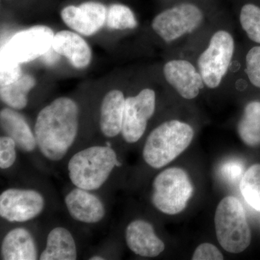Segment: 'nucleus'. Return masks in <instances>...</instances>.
Wrapping results in <instances>:
<instances>
[{"mask_svg":"<svg viewBox=\"0 0 260 260\" xmlns=\"http://www.w3.org/2000/svg\"><path fill=\"white\" fill-rule=\"evenodd\" d=\"M79 126L78 104L68 97H59L38 114L34 135L38 148L48 160L59 161L74 143Z\"/></svg>","mask_w":260,"mask_h":260,"instance_id":"1","label":"nucleus"},{"mask_svg":"<svg viewBox=\"0 0 260 260\" xmlns=\"http://www.w3.org/2000/svg\"><path fill=\"white\" fill-rule=\"evenodd\" d=\"M194 129L187 123L172 119L165 121L150 133L143 148L145 161L153 169L170 164L189 147Z\"/></svg>","mask_w":260,"mask_h":260,"instance_id":"2","label":"nucleus"},{"mask_svg":"<svg viewBox=\"0 0 260 260\" xmlns=\"http://www.w3.org/2000/svg\"><path fill=\"white\" fill-rule=\"evenodd\" d=\"M119 165L114 149L92 146L75 153L68 162V170L70 181L76 187L93 191L102 187Z\"/></svg>","mask_w":260,"mask_h":260,"instance_id":"3","label":"nucleus"},{"mask_svg":"<svg viewBox=\"0 0 260 260\" xmlns=\"http://www.w3.org/2000/svg\"><path fill=\"white\" fill-rule=\"evenodd\" d=\"M215 226L219 244L225 251L238 254L250 244V228L237 198L229 196L220 202L215 212Z\"/></svg>","mask_w":260,"mask_h":260,"instance_id":"4","label":"nucleus"},{"mask_svg":"<svg viewBox=\"0 0 260 260\" xmlns=\"http://www.w3.org/2000/svg\"><path fill=\"white\" fill-rule=\"evenodd\" d=\"M235 47L234 38L226 30H217L211 36L197 61V68L207 88L220 86L232 64Z\"/></svg>","mask_w":260,"mask_h":260,"instance_id":"5","label":"nucleus"},{"mask_svg":"<svg viewBox=\"0 0 260 260\" xmlns=\"http://www.w3.org/2000/svg\"><path fill=\"white\" fill-rule=\"evenodd\" d=\"M193 191L194 187L185 171L170 168L154 179L152 203L162 213L177 215L185 209Z\"/></svg>","mask_w":260,"mask_h":260,"instance_id":"6","label":"nucleus"},{"mask_svg":"<svg viewBox=\"0 0 260 260\" xmlns=\"http://www.w3.org/2000/svg\"><path fill=\"white\" fill-rule=\"evenodd\" d=\"M204 20V13L198 5L181 3L155 15L151 28L161 40L171 44L197 31Z\"/></svg>","mask_w":260,"mask_h":260,"instance_id":"7","label":"nucleus"},{"mask_svg":"<svg viewBox=\"0 0 260 260\" xmlns=\"http://www.w3.org/2000/svg\"><path fill=\"white\" fill-rule=\"evenodd\" d=\"M54 31L46 25H36L15 34L1 50V61L23 64L47 54Z\"/></svg>","mask_w":260,"mask_h":260,"instance_id":"8","label":"nucleus"},{"mask_svg":"<svg viewBox=\"0 0 260 260\" xmlns=\"http://www.w3.org/2000/svg\"><path fill=\"white\" fill-rule=\"evenodd\" d=\"M155 92L148 88L126 98L121 133L126 143H136L144 135L148 121L155 113Z\"/></svg>","mask_w":260,"mask_h":260,"instance_id":"9","label":"nucleus"},{"mask_svg":"<svg viewBox=\"0 0 260 260\" xmlns=\"http://www.w3.org/2000/svg\"><path fill=\"white\" fill-rule=\"evenodd\" d=\"M45 200L34 189L10 188L0 194V215L10 223H24L39 216Z\"/></svg>","mask_w":260,"mask_h":260,"instance_id":"10","label":"nucleus"},{"mask_svg":"<svg viewBox=\"0 0 260 260\" xmlns=\"http://www.w3.org/2000/svg\"><path fill=\"white\" fill-rule=\"evenodd\" d=\"M60 15L67 26L80 35L90 37L107 23V9L102 3L87 2L79 6L65 7Z\"/></svg>","mask_w":260,"mask_h":260,"instance_id":"11","label":"nucleus"},{"mask_svg":"<svg viewBox=\"0 0 260 260\" xmlns=\"http://www.w3.org/2000/svg\"><path fill=\"white\" fill-rule=\"evenodd\" d=\"M162 73L167 83L186 100L198 97L205 86L198 68L186 59L168 61L162 68Z\"/></svg>","mask_w":260,"mask_h":260,"instance_id":"12","label":"nucleus"},{"mask_svg":"<svg viewBox=\"0 0 260 260\" xmlns=\"http://www.w3.org/2000/svg\"><path fill=\"white\" fill-rule=\"evenodd\" d=\"M126 245L135 254L144 257H155L165 249V244L155 234L154 228L144 220H135L125 230Z\"/></svg>","mask_w":260,"mask_h":260,"instance_id":"13","label":"nucleus"},{"mask_svg":"<svg viewBox=\"0 0 260 260\" xmlns=\"http://www.w3.org/2000/svg\"><path fill=\"white\" fill-rule=\"evenodd\" d=\"M64 203L70 216L77 221L96 223L106 215L104 203L90 191L75 188L64 198Z\"/></svg>","mask_w":260,"mask_h":260,"instance_id":"14","label":"nucleus"},{"mask_svg":"<svg viewBox=\"0 0 260 260\" xmlns=\"http://www.w3.org/2000/svg\"><path fill=\"white\" fill-rule=\"evenodd\" d=\"M51 49L56 54L64 56L77 69H84L91 62V49L78 32L70 30L56 32Z\"/></svg>","mask_w":260,"mask_h":260,"instance_id":"15","label":"nucleus"},{"mask_svg":"<svg viewBox=\"0 0 260 260\" xmlns=\"http://www.w3.org/2000/svg\"><path fill=\"white\" fill-rule=\"evenodd\" d=\"M0 125L7 136L14 140L17 148L25 153H30L37 148L35 135L26 119L18 110L4 108L0 112Z\"/></svg>","mask_w":260,"mask_h":260,"instance_id":"16","label":"nucleus"},{"mask_svg":"<svg viewBox=\"0 0 260 260\" xmlns=\"http://www.w3.org/2000/svg\"><path fill=\"white\" fill-rule=\"evenodd\" d=\"M125 100L123 92L117 89L108 92L103 99L100 129L102 134L107 138H114L121 133Z\"/></svg>","mask_w":260,"mask_h":260,"instance_id":"17","label":"nucleus"},{"mask_svg":"<svg viewBox=\"0 0 260 260\" xmlns=\"http://www.w3.org/2000/svg\"><path fill=\"white\" fill-rule=\"evenodd\" d=\"M37 253L34 237L24 228L10 231L2 243L1 256L4 260H36Z\"/></svg>","mask_w":260,"mask_h":260,"instance_id":"18","label":"nucleus"},{"mask_svg":"<svg viewBox=\"0 0 260 260\" xmlns=\"http://www.w3.org/2000/svg\"><path fill=\"white\" fill-rule=\"evenodd\" d=\"M78 257L76 244L71 233L63 227H56L48 234L47 245L40 260H75Z\"/></svg>","mask_w":260,"mask_h":260,"instance_id":"19","label":"nucleus"},{"mask_svg":"<svg viewBox=\"0 0 260 260\" xmlns=\"http://www.w3.org/2000/svg\"><path fill=\"white\" fill-rule=\"evenodd\" d=\"M37 85V80L32 75L23 74L14 83L0 86L2 102L15 110H22L28 105L29 92Z\"/></svg>","mask_w":260,"mask_h":260,"instance_id":"20","label":"nucleus"},{"mask_svg":"<svg viewBox=\"0 0 260 260\" xmlns=\"http://www.w3.org/2000/svg\"><path fill=\"white\" fill-rule=\"evenodd\" d=\"M237 130L245 144L251 147L260 144V102H251L246 106Z\"/></svg>","mask_w":260,"mask_h":260,"instance_id":"21","label":"nucleus"},{"mask_svg":"<svg viewBox=\"0 0 260 260\" xmlns=\"http://www.w3.org/2000/svg\"><path fill=\"white\" fill-rule=\"evenodd\" d=\"M240 191L253 209L260 212V164L251 166L241 179Z\"/></svg>","mask_w":260,"mask_h":260,"instance_id":"22","label":"nucleus"},{"mask_svg":"<svg viewBox=\"0 0 260 260\" xmlns=\"http://www.w3.org/2000/svg\"><path fill=\"white\" fill-rule=\"evenodd\" d=\"M107 24L113 30H133L138 22L133 10L126 5L114 4L107 10Z\"/></svg>","mask_w":260,"mask_h":260,"instance_id":"23","label":"nucleus"},{"mask_svg":"<svg viewBox=\"0 0 260 260\" xmlns=\"http://www.w3.org/2000/svg\"><path fill=\"white\" fill-rule=\"evenodd\" d=\"M239 22L248 38L260 44V7L251 3L244 5L239 13Z\"/></svg>","mask_w":260,"mask_h":260,"instance_id":"24","label":"nucleus"},{"mask_svg":"<svg viewBox=\"0 0 260 260\" xmlns=\"http://www.w3.org/2000/svg\"><path fill=\"white\" fill-rule=\"evenodd\" d=\"M246 74L249 82L260 88V47H254L246 54Z\"/></svg>","mask_w":260,"mask_h":260,"instance_id":"25","label":"nucleus"},{"mask_svg":"<svg viewBox=\"0 0 260 260\" xmlns=\"http://www.w3.org/2000/svg\"><path fill=\"white\" fill-rule=\"evenodd\" d=\"M17 145L14 140L5 135L0 138V168L8 169L16 160Z\"/></svg>","mask_w":260,"mask_h":260,"instance_id":"26","label":"nucleus"},{"mask_svg":"<svg viewBox=\"0 0 260 260\" xmlns=\"http://www.w3.org/2000/svg\"><path fill=\"white\" fill-rule=\"evenodd\" d=\"M244 165L238 160H229L222 164L220 173L223 179L229 182L235 183L242 179L244 175Z\"/></svg>","mask_w":260,"mask_h":260,"instance_id":"27","label":"nucleus"},{"mask_svg":"<svg viewBox=\"0 0 260 260\" xmlns=\"http://www.w3.org/2000/svg\"><path fill=\"white\" fill-rule=\"evenodd\" d=\"M22 75L23 73L20 64L1 61L0 86H5L14 83L22 76Z\"/></svg>","mask_w":260,"mask_h":260,"instance_id":"28","label":"nucleus"},{"mask_svg":"<svg viewBox=\"0 0 260 260\" xmlns=\"http://www.w3.org/2000/svg\"><path fill=\"white\" fill-rule=\"evenodd\" d=\"M193 260H222L223 255L218 248L209 243L200 244L195 249Z\"/></svg>","mask_w":260,"mask_h":260,"instance_id":"29","label":"nucleus"},{"mask_svg":"<svg viewBox=\"0 0 260 260\" xmlns=\"http://www.w3.org/2000/svg\"><path fill=\"white\" fill-rule=\"evenodd\" d=\"M90 260H104V258H103L102 256L94 255L92 256L91 257L89 258Z\"/></svg>","mask_w":260,"mask_h":260,"instance_id":"30","label":"nucleus"}]
</instances>
